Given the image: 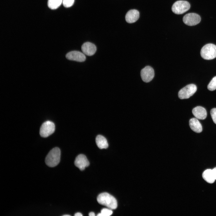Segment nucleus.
<instances>
[{
  "label": "nucleus",
  "mask_w": 216,
  "mask_h": 216,
  "mask_svg": "<svg viewBox=\"0 0 216 216\" xmlns=\"http://www.w3.org/2000/svg\"><path fill=\"white\" fill-rule=\"evenodd\" d=\"M74 215L75 216H82V215L81 213L77 212L74 214Z\"/></svg>",
  "instance_id": "23"
},
{
  "label": "nucleus",
  "mask_w": 216,
  "mask_h": 216,
  "mask_svg": "<svg viewBox=\"0 0 216 216\" xmlns=\"http://www.w3.org/2000/svg\"><path fill=\"white\" fill-rule=\"evenodd\" d=\"M192 112L194 116L199 119L204 120L207 116L206 110L201 106H197L195 107L193 109Z\"/></svg>",
  "instance_id": "13"
},
{
  "label": "nucleus",
  "mask_w": 216,
  "mask_h": 216,
  "mask_svg": "<svg viewBox=\"0 0 216 216\" xmlns=\"http://www.w3.org/2000/svg\"><path fill=\"white\" fill-rule=\"evenodd\" d=\"M189 124L192 130L197 133H200L202 131V125L196 118H191L189 121Z\"/></svg>",
  "instance_id": "14"
},
{
  "label": "nucleus",
  "mask_w": 216,
  "mask_h": 216,
  "mask_svg": "<svg viewBox=\"0 0 216 216\" xmlns=\"http://www.w3.org/2000/svg\"><path fill=\"white\" fill-rule=\"evenodd\" d=\"M89 215L90 216H94L95 214L93 212H91L89 213Z\"/></svg>",
  "instance_id": "24"
},
{
  "label": "nucleus",
  "mask_w": 216,
  "mask_h": 216,
  "mask_svg": "<svg viewBox=\"0 0 216 216\" xmlns=\"http://www.w3.org/2000/svg\"><path fill=\"white\" fill-rule=\"evenodd\" d=\"M208 90L214 91L216 89V76L213 78L207 86Z\"/></svg>",
  "instance_id": "19"
},
{
  "label": "nucleus",
  "mask_w": 216,
  "mask_h": 216,
  "mask_svg": "<svg viewBox=\"0 0 216 216\" xmlns=\"http://www.w3.org/2000/svg\"><path fill=\"white\" fill-rule=\"evenodd\" d=\"M200 54L202 58L211 60L216 57V45L208 44L204 46L202 48Z\"/></svg>",
  "instance_id": "3"
},
{
  "label": "nucleus",
  "mask_w": 216,
  "mask_h": 216,
  "mask_svg": "<svg viewBox=\"0 0 216 216\" xmlns=\"http://www.w3.org/2000/svg\"><path fill=\"white\" fill-rule=\"evenodd\" d=\"M212 170L215 179L216 180V167L213 169Z\"/></svg>",
  "instance_id": "22"
},
{
  "label": "nucleus",
  "mask_w": 216,
  "mask_h": 216,
  "mask_svg": "<svg viewBox=\"0 0 216 216\" xmlns=\"http://www.w3.org/2000/svg\"><path fill=\"white\" fill-rule=\"evenodd\" d=\"M112 209L107 208H103L101 209L100 213L98 214V216H110L112 214Z\"/></svg>",
  "instance_id": "18"
},
{
  "label": "nucleus",
  "mask_w": 216,
  "mask_h": 216,
  "mask_svg": "<svg viewBox=\"0 0 216 216\" xmlns=\"http://www.w3.org/2000/svg\"><path fill=\"white\" fill-rule=\"evenodd\" d=\"M74 2V0H63L62 3L65 7L69 8L73 5Z\"/></svg>",
  "instance_id": "20"
},
{
  "label": "nucleus",
  "mask_w": 216,
  "mask_h": 216,
  "mask_svg": "<svg viewBox=\"0 0 216 216\" xmlns=\"http://www.w3.org/2000/svg\"><path fill=\"white\" fill-rule=\"evenodd\" d=\"M140 74L142 80L146 82L151 81L154 77V75L153 69L149 66H146L142 69Z\"/></svg>",
  "instance_id": "8"
},
{
  "label": "nucleus",
  "mask_w": 216,
  "mask_h": 216,
  "mask_svg": "<svg viewBox=\"0 0 216 216\" xmlns=\"http://www.w3.org/2000/svg\"><path fill=\"white\" fill-rule=\"evenodd\" d=\"M96 143L98 147L100 149L106 148L108 144L106 138L101 135H98L96 137Z\"/></svg>",
  "instance_id": "16"
},
{
  "label": "nucleus",
  "mask_w": 216,
  "mask_h": 216,
  "mask_svg": "<svg viewBox=\"0 0 216 216\" xmlns=\"http://www.w3.org/2000/svg\"><path fill=\"white\" fill-rule=\"evenodd\" d=\"M55 125L52 122L47 121L41 125L40 130V134L42 137H46L52 134L55 130Z\"/></svg>",
  "instance_id": "6"
},
{
  "label": "nucleus",
  "mask_w": 216,
  "mask_h": 216,
  "mask_svg": "<svg viewBox=\"0 0 216 216\" xmlns=\"http://www.w3.org/2000/svg\"><path fill=\"white\" fill-rule=\"evenodd\" d=\"M183 20L185 24L189 26H193L200 23L201 21V18L197 14L190 13L184 16Z\"/></svg>",
  "instance_id": "7"
},
{
  "label": "nucleus",
  "mask_w": 216,
  "mask_h": 216,
  "mask_svg": "<svg viewBox=\"0 0 216 216\" xmlns=\"http://www.w3.org/2000/svg\"><path fill=\"white\" fill-rule=\"evenodd\" d=\"M66 57L69 60L80 62H84L86 59L85 55L77 51H73L68 52L66 54Z\"/></svg>",
  "instance_id": "9"
},
{
  "label": "nucleus",
  "mask_w": 216,
  "mask_h": 216,
  "mask_svg": "<svg viewBox=\"0 0 216 216\" xmlns=\"http://www.w3.org/2000/svg\"><path fill=\"white\" fill-rule=\"evenodd\" d=\"M210 114L214 122L216 124V108H213L211 110Z\"/></svg>",
  "instance_id": "21"
},
{
  "label": "nucleus",
  "mask_w": 216,
  "mask_h": 216,
  "mask_svg": "<svg viewBox=\"0 0 216 216\" xmlns=\"http://www.w3.org/2000/svg\"><path fill=\"white\" fill-rule=\"evenodd\" d=\"M203 178L208 183H213L215 180L212 170L208 169L205 170L202 174Z\"/></svg>",
  "instance_id": "15"
},
{
  "label": "nucleus",
  "mask_w": 216,
  "mask_h": 216,
  "mask_svg": "<svg viewBox=\"0 0 216 216\" xmlns=\"http://www.w3.org/2000/svg\"><path fill=\"white\" fill-rule=\"evenodd\" d=\"M190 7V5L187 1L179 0L173 4L172 7V10L175 14H181L188 10Z\"/></svg>",
  "instance_id": "4"
},
{
  "label": "nucleus",
  "mask_w": 216,
  "mask_h": 216,
  "mask_svg": "<svg viewBox=\"0 0 216 216\" xmlns=\"http://www.w3.org/2000/svg\"><path fill=\"white\" fill-rule=\"evenodd\" d=\"M62 2L63 0H48V6L51 9H56L61 5Z\"/></svg>",
  "instance_id": "17"
},
{
  "label": "nucleus",
  "mask_w": 216,
  "mask_h": 216,
  "mask_svg": "<svg viewBox=\"0 0 216 216\" xmlns=\"http://www.w3.org/2000/svg\"><path fill=\"white\" fill-rule=\"evenodd\" d=\"M74 164L80 170H82L89 165V162L85 155L80 154L76 158Z\"/></svg>",
  "instance_id": "10"
},
{
  "label": "nucleus",
  "mask_w": 216,
  "mask_h": 216,
  "mask_svg": "<svg viewBox=\"0 0 216 216\" xmlns=\"http://www.w3.org/2000/svg\"><path fill=\"white\" fill-rule=\"evenodd\" d=\"M60 149L57 147L54 148L50 151L46 157V164L50 167H54L60 162Z\"/></svg>",
  "instance_id": "2"
},
{
  "label": "nucleus",
  "mask_w": 216,
  "mask_h": 216,
  "mask_svg": "<svg viewBox=\"0 0 216 216\" xmlns=\"http://www.w3.org/2000/svg\"><path fill=\"white\" fill-rule=\"evenodd\" d=\"M63 216H70V215H68V214H65V215H63Z\"/></svg>",
  "instance_id": "25"
},
{
  "label": "nucleus",
  "mask_w": 216,
  "mask_h": 216,
  "mask_svg": "<svg viewBox=\"0 0 216 216\" xmlns=\"http://www.w3.org/2000/svg\"><path fill=\"white\" fill-rule=\"evenodd\" d=\"M81 50L85 55L90 56L95 54L97 48L94 44L88 42L83 44L81 46Z\"/></svg>",
  "instance_id": "11"
},
{
  "label": "nucleus",
  "mask_w": 216,
  "mask_h": 216,
  "mask_svg": "<svg viewBox=\"0 0 216 216\" xmlns=\"http://www.w3.org/2000/svg\"><path fill=\"white\" fill-rule=\"evenodd\" d=\"M140 13L138 10L135 9L130 10L126 14L125 20L128 23H133L138 19Z\"/></svg>",
  "instance_id": "12"
},
{
  "label": "nucleus",
  "mask_w": 216,
  "mask_h": 216,
  "mask_svg": "<svg viewBox=\"0 0 216 216\" xmlns=\"http://www.w3.org/2000/svg\"><path fill=\"white\" fill-rule=\"evenodd\" d=\"M196 90L197 87L195 85H188L179 91L178 97L181 99L188 98L194 94Z\"/></svg>",
  "instance_id": "5"
},
{
  "label": "nucleus",
  "mask_w": 216,
  "mask_h": 216,
  "mask_svg": "<svg viewBox=\"0 0 216 216\" xmlns=\"http://www.w3.org/2000/svg\"><path fill=\"white\" fill-rule=\"evenodd\" d=\"M97 200L100 204L112 210L117 208L116 200L113 196L107 193L104 192L100 194L97 197Z\"/></svg>",
  "instance_id": "1"
}]
</instances>
